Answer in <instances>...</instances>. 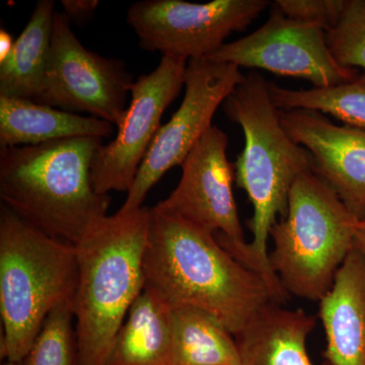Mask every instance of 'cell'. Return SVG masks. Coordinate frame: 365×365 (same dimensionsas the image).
<instances>
[{
	"label": "cell",
	"instance_id": "obj_1",
	"mask_svg": "<svg viewBox=\"0 0 365 365\" xmlns=\"http://www.w3.org/2000/svg\"><path fill=\"white\" fill-rule=\"evenodd\" d=\"M143 271L146 287L173 309H202L235 337L274 302L260 276L228 253L212 232L155 206Z\"/></svg>",
	"mask_w": 365,
	"mask_h": 365
},
{
	"label": "cell",
	"instance_id": "obj_2",
	"mask_svg": "<svg viewBox=\"0 0 365 365\" xmlns=\"http://www.w3.org/2000/svg\"><path fill=\"white\" fill-rule=\"evenodd\" d=\"M268 85L258 72H250L223 102L222 109L244 132V150L235 163V182L248 194L254 208L248 222L253 239L239 262L260 276L274 302L283 304L290 294L271 267L268 240L278 215L287 216L294 182L313 172V158L281 124Z\"/></svg>",
	"mask_w": 365,
	"mask_h": 365
},
{
	"label": "cell",
	"instance_id": "obj_3",
	"mask_svg": "<svg viewBox=\"0 0 365 365\" xmlns=\"http://www.w3.org/2000/svg\"><path fill=\"white\" fill-rule=\"evenodd\" d=\"M102 144L74 137L33 146L0 148L4 205L44 234L76 246L107 216L111 197L95 191L91 170Z\"/></svg>",
	"mask_w": 365,
	"mask_h": 365
},
{
	"label": "cell",
	"instance_id": "obj_4",
	"mask_svg": "<svg viewBox=\"0 0 365 365\" xmlns=\"http://www.w3.org/2000/svg\"><path fill=\"white\" fill-rule=\"evenodd\" d=\"M151 208L98 220L76 245L74 295L79 364L106 365L113 341L145 287L143 260Z\"/></svg>",
	"mask_w": 365,
	"mask_h": 365
},
{
	"label": "cell",
	"instance_id": "obj_5",
	"mask_svg": "<svg viewBox=\"0 0 365 365\" xmlns=\"http://www.w3.org/2000/svg\"><path fill=\"white\" fill-rule=\"evenodd\" d=\"M73 245L44 234L2 204L0 212V354L23 362L53 309L74 302Z\"/></svg>",
	"mask_w": 365,
	"mask_h": 365
},
{
	"label": "cell",
	"instance_id": "obj_6",
	"mask_svg": "<svg viewBox=\"0 0 365 365\" xmlns=\"http://www.w3.org/2000/svg\"><path fill=\"white\" fill-rule=\"evenodd\" d=\"M359 220L313 172L297 178L287 213L271 228V267L290 295L319 302L354 250Z\"/></svg>",
	"mask_w": 365,
	"mask_h": 365
},
{
	"label": "cell",
	"instance_id": "obj_7",
	"mask_svg": "<svg viewBox=\"0 0 365 365\" xmlns=\"http://www.w3.org/2000/svg\"><path fill=\"white\" fill-rule=\"evenodd\" d=\"M268 6L266 0H143L129 7L126 21L143 50L189 61L207 58Z\"/></svg>",
	"mask_w": 365,
	"mask_h": 365
},
{
	"label": "cell",
	"instance_id": "obj_8",
	"mask_svg": "<svg viewBox=\"0 0 365 365\" xmlns=\"http://www.w3.org/2000/svg\"><path fill=\"white\" fill-rule=\"evenodd\" d=\"M133 83L124 61L86 49L72 31L69 19L55 11L44 90L36 103L66 112L88 113L119 127Z\"/></svg>",
	"mask_w": 365,
	"mask_h": 365
},
{
	"label": "cell",
	"instance_id": "obj_9",
	"mask_svg": "<svg viewBox=\"0 0 365 365\" xmlns=\"http://www.w3.org/2000/svg\"><path fill=\"white\" fill-rule=\"evenodd\" d=\"M240 67L209 59L189 60L185 96L179 109L162 125L137 173L126 200L117 211L128 213L143 207L150 189L177 165H182L194 146L211 128L218 108L244 81Z\"/></svg>",
	"mask_w": 365,
	"mask_h": 365
},
{
	"label": "cell",
	"instance_id": "obj_10",
	"mask_svg": "<svg viewBox=\"0 0 365 365\" xmlns=\"http://www.w3.org/2000/svg\"><path fill=\"white\" fill-rule=\"evenodd\" d=\"M206 59L307 79L316 88L349 83L360 74L359 69L341 66L335 59L323 26L288 18L275 4L258 30L225 43Z\"/></svg>",
	"mask_w": 365,
	"mask_h": 365
},
{
	"label": "cell",
	"instance_id": "obj_11",
	"mask_svg": "<svg viewBox=\"0 0 365 365\" xmlns=\"http://www.w3.org/2000/svg\"><path fill=\"white\" fill-rule=\"evenodd\" d=\"M186 60L162 56L150 74H143L130 88V105L116 137L101 144L93 155L91 177L98 194L130 191L137 173L162 124L163 112L185 86Z\"/></svg>",
	"mask_w": 365,
	"mask_h": 365
},
{
	"label": "cell",
	"instance_id": "obj_12",
	"mask_svg": "<svg viewBox=\"0 0 365 365\" xmlns=\"http://www.w3.org/2000/svg\"><path fill=\"white\" fill-rule=\"evenodd\" d=\"M227 134L211 126L182 163L179 184L155 207L212 232L237 261L248 242L234 195L235 170L228 160Z\"/></svg>",
	"mask_w": 365,
	"mask_h": 365
},
{
	"label": "cell",
	"instance_id": "obj_13",
	"mask_svg": "<svg viewBox=\"0 0 365 365\" xmlns=\"http://www.w3.org/2000/svg\"><path fill=\"white\" fill-rule=\"evenodd\" d=\"M290 138L313 158V173L359 220L365 218V129L334 124L322 113L279 111Z\"/></svg>",
	"mask_w": 365,
	"mask_h": 365
},
{
	"label": "cell",
	"instance_id": "obj_14",
	"mask_svg": "<svg viewBox=\"0 0 365 365\" xmlns=\"http://www.w3.org/2000/svg\"><path fill=\"white\" fill-rule=\"evenodd\" d=\"M319 317L325 329L327 362L365 365V258L356 249L319 300Z\"/></svg>",
	"mask_w": 365,
	"mask_h": 365
},
{
	"label": "cell",
	"instance_id": "obj_15",
	"mask_svg": "<svg viewBox=\"0 0 365 365\" xmlns=\"http://www.w3.org/2000/svg\"><path fill=\"white\" fill-rule=\"evenodd\" d=\"M316 323V317L302 309L270 302L235 337L242 365H314L307 341Z\"/></svg>",
	"mask_w": 365,
	"mask_h": 365
},
{
	"label": "cell",
	"instance_id": "obj_16",
	"mask_svg": "<svg viewBox=\"0 0 365 365\" xmlns=\"http://www.w3.org/2000/svg\"><path fill=\"white\" fill-rule=\"evenodd\" d=\"M114 125L26 98L0 96V148L39 145L74 137L108 138Z\"/></svg>",
	"mask_w": 365,
	"mask_h": 365
},
{
	"label": "cell",
	"instance_id": "obj_17",
	"mask_svg": "<svg viewBox=\"0 0 365 365\" xmlns=\"http://www.w3.org/2000/svg\"><path fill=\"white\" fill-rule=\"evenodd\" d=\"M172 312L145 285L118 331L106 365H170Z\"/></svg>",
	"mask_w": 365,
	"mask_h": 365
},
{
	"label": "cell",
	"instance_id": "obj_18",
	"mask_svg": "<svg viewBox=\"0 0 365 365\" xmlns=\"http://www.w3.org/2000/svg\"><path fill=\"white\" fill-rule=\"evenodd\" d=\"M55 4L40 0L11 55L0 63V96L37 102L43 90L54 21Z\"/></svg>",
	"mask_w": 365,
	"mask_h": 365
},
{
	"label": "cell",
	"instance_id": "obj_19",
	"mask_svg": "<svg viewBox=\"0 0 365 365\" xmlns=\"http://www.w3.org/2000/svg\"><path fill=\"white\" fill-rule=\"evenodd\" d=\"M232 336L220 321L202 309L175 307L170 365H242Z\"/></svg>",
	"mask_w": 365,
	"mask_h": 365
},
{
	"label": "cell",
	"instance_id": "obj_20",
	"mask_svg": "<svg viewBox=\"0 0 365 365\" xmlns=\"http://www.w3.org/2000/svg\"><path fill=\"white\" fill-rule=\"evenodd\" d=\"M279 111L309 110L331 115L345 125L365 129V72L349 83L332 88L289 90L269 83Z\"/></svg>",
	"mask_w": 365,
	"mask_h": 365
},
{
	"label": "cell",
	"instance_id": "obj_21",
	"mask_svg": "<svg viewBox=\"0 0 365 365\" xmlns=\"http://www.w3.org/2000/svg\"><path fill=\"white\" fill-rule=\"evenodd\" d=\"M23 365H81L73 302L60 304L47 317Z\"/></svg>",
	"mask_w": 365,
	"mask_h": 365
},
{
	"label": "cell",
	"instance_id": "obj_22",
	"mask_svg": "<svg viewBox=\"0 0 365 365\" xmlns=\"http://www.w3.org/2000/svg\"><path fill=\"white\" fill-rule=\"evenodd\" d=\"M326 32L330 51L341 66L365 72V0H346L339 21Z\"/></svg>",
	"mask_w": 365,
	"mask_h": 365
},
{
	"label": "cell",
	"instance_id": "obj_23",
	"mask_svg": "<svg viewBox=\"0 0 365 365\" xmlns=\"http://www.w3.org/2000/svg\"><path fill=\"white\" fill-rule=\"evenodd\" d=\"M346 0H277L275 6L288 18L330 30L339 21Z\"/></svg>",
	"mask_w": 365,
	"mask_h": 365
},
{
	"label": "cell",
	"instance_id": "obj_24",
	"mask_svg": "<svg viewBox=\"0 0 365 365\" xmlns=\"http://www.w3.org/2000/svg\"><path fill=\"white\" fill-rule=\"evenodd\" d=\"M63 13L69 21H86L95 13L100 4L98 0H62Z\"/></svg>",
	"mask_w": 365,
	"mask_h": 365
},
{
	"label": "cell",
	"instance_id": "obj_25",
	"mask_svg": "<svg viewBox=\"0 0 365 365\" xmlns=\"http://www.w3.org/2000/svg\"><path fill=\"white\" fill-rule=\"evenodd\" d=\"M14 42L13 36L11 35L6 29L1 28L0 30V63L4 62L13 51Z\"/></svg>",
	"mask_w": 365,
	"mask_h": 365
},
{
	"label": "cell",
	"instance_id": "obj_26",
	"mask_svg": "<svg viewBox=\"0 0 365 365\" xmlns=\"http://www.w3.org/2000/svg\"><path fill=\"white\" fill-rule=\"evenodd\" d=\"M354 249H356L365 258V218L359 220L355 232Z\"/></svg>",
	"mask_w": 365,
	"mask_h": 365
},
{
	"label": "cell",
	"instance_id": "obj_27",
	"mask_svg": "<svg viewBox=\"0 0 365 365\" xmlns=\"http://www.w3.org/2000/svg\"><path fill=\"white\" fill-rule=\"evenodd\" d=\"M4 365H23V362L6 361Z\"/></svg>",
	"mask_w": 365,
	"mask_h": 365
}]
</instances>
